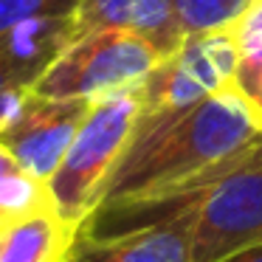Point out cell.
<instances>
[{
	"mask_svg": "<svg viewBox=\"0 0 262 262\" xmlns=\"http://www.w3.org/2000/svg\"><path fill=\"white\" fill-rule=\"evenodd\" d=\"M259 138L262 121L234 85L178 113H138L130 141L102 186L99 206L181 189L234 161Z\"/></svg>",
	"mask_w": 262,
	"mask_h": 262,
	"instance_id": "cell-1",
	"label": "cell"
},
{
	"mask_svg": "<svg viewBox=\"0 0 262 262\" xmlns=\"http://www.w3.org/2000/svg\"><path fill=\"white\" fill-rule=\"evenodd\" d=\"M138 110V85L91 102L65 158L46 183L48 203L68 226L79 228L99 206L102 186L130 141Z\"/></svg>",
	"mask_w": 262,
	"mask_h": 262,
	"instance_id": "cell-2",
	"label": "cell"
},
{
	"mask_svg": "<svg viewBox=\"0 0 262 262\" xmlns=\"http://www.w3.org/2000/svg\"><path fill=\"white\" fill-rule=\"evenodd\" d=\"M161 62L158 51L133 29H102L74 37L31 91L48 99H102L141 85Z\"/></svg>",
	"mask_w": 262,
	"mask_h": 262,
	"instance_id": "cell-3",
	"label": "cell"
},
{
	"mask_svg": "<svg viewBox=\"0 0 262 262\" xmlns=\"http://www.w3.org/2000/svg\"><path fill=\"white\" fill-rule=\"evenodd\" d=\"M262 245V138L206 183L192 209V262Z\"/></svg>",
	"mask_w": 262,
	"mask_h": 262,
	"instance_id": "cell-4",
	"label": "cell"
},
{
	"mask_svg": "<svg viewBox=\"0 0 262 262\" xmlns=\"http://www.w3.org/2000/svg\"><path fill=\"white\" fill-rule=\"evenodd\" d=\"M88 110L91 99H48L29 88L17 116L0 130V144L14 155L23 172L48 183Z\"/></svg>",
	"mask_w": 262,
	"mask_h": 262,
	"instance_id": "cell-5",
	"label": "cell"
},
{
	"mask_svg": "<svg viewBox=\"0 0 262 262\" xmlns=\"http://www.w3.org/2000/svg\"><path fill=\"white\" fill-rule=\"evenodd\" d=\"M62 262H192V217L116 237H88L76 228Z\"/></svg>",
	"mask_w": 262,
	"mask_h": 262,
	"instance_id": "cell-6",
	"label": "cell"
},
{
	"mask_svg": "<svg viewBox=\"0 0 262 262\" xmlns=\"http://www.w3.org/2000/svg\"><path fill=\"white\" fill-rule=\"evenodd\" d=\"M76 228L48 209L14 220L0 234V262H62Z\"/></svg>",
	"mask_w": 262,
	"mask_h": 262,
	"instance_id": "cell-7",
	"label": "cell"
},
{
	"mask_svg": "<svg viewBox=\"0 0 262 262\" xmlns=\"http://www.w3.org/2000/svg\"><path fill=\"white\" fill-rule=\"evenodd\" d=\"M172 57L183 71L203 88L206 93H217L234 85V74L239 68V48L231 26L217 31L186 34Z\"/></svg>",
	"mask_w": 262,
	"mask_h": 262,
	"instance_id": "cell-8",
	"label": "cell"
},
{
	"mask_svg": "<svg viewBox=\"0 0 262 262\" xmlns=\"http://www.w3.org/2000/svg\"><path fill=\"white\" fill-rule=\"evenodd\" d=\"M203 96H209V93L178 65V59L166 57L138 85V102H141L138 113H178V110L198 104Z\"/></svg>",
	"mask_w": 262,
	"mask_h": 262,
	"instance_id": "cell-9",
	"label": "cell"
},
{
	"mask_svg": "<svg viewBox=\"0 0 262 262\" xmlns=\"http://www.w3.org/2000/svg\"><path fill=\"white\" fill-rule=\"evenodd\" d=\"M48 189L42 181L23 172L14 155L0 144V231L31 211L48 209Z\"/></svg>",
	"mask_w": 262,
	"mask_h": 262,
	"instance_id": "cell-10",
	"label": "cell"
},
{
	"mask_svg": "<svg viewBox=\"0 0 262 262\" xmlns=\"http://www.w3.org/2000/svg\"><path fill=\"white\" fill-rule=\"evenodd\" d=\"M130 29L141 40H147L158 51L161 59L172 57L181 48L183 37H186L172 0H136Z\"/></svg>",
	"mask_w": 262,
	"mask_h": 262,
	"instance_id": "cell-11",
	"label": "cell"
},
{
	"mask_svg": "<svg viewBox=\"0 0 262 262\" xmlns=\"http://www.w3.org/2000/svg\"><path fill=\"white\" fill-rule=\"evenodd\" d=\"M186 34L234 26L256 0H172Z\"/></svg>",
	"mask_w": 262,
	"mask_h": 262,
	"instance_id": "cell-12",
	"label": "cell"
},
{
	"mask_svg": "<svg viewBox=\"0 0 262 262\" xmlns=\"http://www.w3.org/2000/svg\"><path fill=\"white\" fill-rule=\"evenodd\" d=\"M136 0H79L74 12V37L102 29H130Z\"/></svg>",
	"mask_w": 262,
	"mask_h": 262,
	"instance_id": "cell-13",
	"label": "cell"
},
{
	"mask_svg": "<svg viewBox=\"0 0 262 262\" xmlns=\"http://www.w3.org/2000/svg\"><path fill=\"white\" fill-rule=\"evenodd\" d=\"M79 0H0V34L31 20L74 17Z\"/></svg>",
	"mask_w": 262,
	"mask_h": 262,
	"instance_id": "cell-14",
	"label": "cell"
},
{
	"mask_svg": "<svg viewBox=\"0 0 262 262\" xmlns=\"http://www.w3.org/2000/svg\"><path fill=\"white\" fill-rule=\"evenodd\" d=\"M231 31L239 48V62L262 59V0L251 3V9L231 26Z\"/></svg>",
	"mask_w": 262,
	"mask_h": 262,
	"instance_id": "cell-15",
	"label": "cell"
},
{
	"mask_svg": "<svg viewBox=\"0 0 262 262\" xmlns=\"http://www.w3.org/2000/svg\"><path fill=\"white\" fill-rule=\"evenodd\" d=\"M234 88L251 104L256 119L262 121V59H256V62H239L237 74H234Z\"/></svg>",
	"mask_w": 262,
	"mask_h": 262,
	"instance_id": "cell-16",
	"label": "cell"
},
{
	"mask_svg": "<svg viewBox=\"0 0 262 262\" xmlns=\"http://www.w3.org/2000/svg\"><path fill=\"white\" fill-rule=\"evenodd\" d=\"M37 79H40V76H37L34 71H29L20 62H14V59L0 48V93L29 91V88H34Z\"/></svg>",
	"mask_w": 262,
	"mask_h": 262,
	"instance_id": "cell-17",
	"label": "cell"
},
{
	"mask_svg": "<svg viewBox=\"0 0 262 262\" xmlns=\"http://www.w3.org/2000/svg\"><path fill=\"white\" fill-rule=\"evenodd\" d=\"M23 93L26 91H9V93H0V130L9 124V121L17 116L20 104H23Z\"/></svg>",
	"mask_w": 262,
	"mask_h": 262,
	"instance_id": "cell-18",
	"label": "cell"
},
{
	"mask_svg": "<svg viewBox=\"0 0 262 262\" xmlns=\"http://www.w3.org/2000/svg\"><path fill=\"white\" fill-rule=\"evenodd\" d=\"M220 262H262V245H254V248H245V251H237V254L226 256Z\"/></svg>",
	"mask_w": 262,
	"mask_h": 262,
	"instance_id": "cell-19",
	"label": "cell"
},
{
	"mask_svg": "<svg viewBox=\"0 0 262 262\" xmlns=\"http://www.w3.org/2000/svg\"><path fill=\"white\" fill-rule=\"evenodd\" d=\"M0 234H3V231H0Z\"/></svg>",
	"mask_w": 262,
	"mask_h": 262,
	"instance_id": "cell-20",
	"label": "cell"
}]
</instances>
